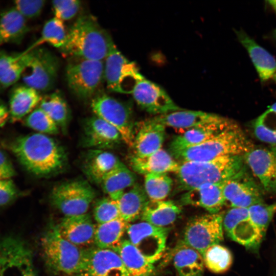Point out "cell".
I'll return each instance as SVG.
<instances>
[{"instance_id": "cell-1", "label": "cell", "mask_w": 276, "mask_h": 276, "mask_svg": "<svg viewBox=\"0 0 276 276\" xmlns=\"http://www.w3.org/2000/svg\"><path fill=\"white\" fill-rule=\"evenodd\" d=\"M11 147L22 165L39 176L59 172L66 163V155L62 147L44 134L38 132L20 136Z\"/></svg>"}, {"instance_id": "cell-12", "label": "cell", "mask_w": 276, "mask_h": 276, "mask_svg": "<svg viewBox=\"0 0 276 276\" xmlns=\"http://www.w3.org/2000/svg\"><path fill=\"white\" fill-rule=\"evenodd\" d=\"M90 107L96 116L116 128L125 143L132 147L134 135L131 110L127 104L106 94H101L93 99Z\"/></svg>"}, {"instance_id": "cell-6", "label": "cell", "mask_w": 276, "mask_h": 276, "mask_svg": "<svg viewBox=\"0 0 276 276\" xmlns=\"http://www.w3.org/2000/svg\"><path fill=\"white\" fill-rule=\"evenodd\" d=\"M25 51L28 54V60L21 76L24 84L39 92L49 90L57 78L59 66L58 58L43 48Z\"/></svg>"}, {"instance_id": "cell-32", "label": "cell", "mask_w": 276, "mask_h": 276, "mask_svg": "<svg viewBox=\"0 0 276 276\" xmlns=\"http://www.w3.org/2000/svg\"><path fill=\"white\" fill-rule=\"evenodd\" d=\"M173 262L179 276H201L203 273L204 264L202 255L182 241L175 249Z\"/></svg>"}, {"instance_id": "cell-16", "label": "cell", "mask_w": 276, "mask_h": 276, "mask_svg": "<svg viewBox=\"0 0 276 276\" xmlns=\"http://www.w3.org/2000/svg\"><path fill=\"white\" fill-rule=\"evenodd\" d=\"M83 251V266L79 276H130L116 251L97 247Z\"/></svg>"}, {"instance_id": "cell-38", "label": "cell", "mask_w": 276, "mask_h": 276, "mask_svg": "<svg viewBox=\"0 0 276 276\" xmlns=\"http://www.w3.org/2000/svg\"><path fill=\"white\" fill-rule=\"evenodd\" d=\"M39 107L53 120L58 127L64 129L69 119L66 101L60 94L53 93L42 98Z\"/></svg>"}, {"instance_id": "cell-28", "label": "cell", "mask_w": 276, "mask_h": 276, "mask_svg": "<svg viewBox=\"0 0 276 276\" xmlns=\"http://www.w3.org/2000/svg\"><path fill=\"white\" fill-rule=\"evenodd\" d=\"M130 165L134 171L145 175L150 173H175L179 167V164L162 149L143 157L133 155Z\"/></svg>"}, {"instance_id": "cell-17", "label": "cell", "mask_w": 276, "mask_h": 276, "mask_svg": "<svg viewBox=\"0 0 276 276\" xmlns=\"http://www.w3.org/2000/svg\"><path fill=\"white\" fill-rule=\"evenodd\" d=\"M131 94L137 104L151 113L161 115L180 109L162 87L144 77Z\"/></svg>"}, {"instance_id": "cell-18", "label": "cell", "mask_w": 276, "mask_h": 276, "mask_svg": "<svg viewBox=\"0 0 276 276\" xmlns=\"http://www.w3.org/2000/svg\"><path fill=\"white\" fill-rule=\"evenodd\" d=\"M243 158L263 189L276 193V146L254 147L243 155Z\"/></svg>"}, {"instance_id": "cell-15", "label": "cell", "mask_w": 276, "mask_h": 276, "mask_svg": "<svg viewBox=\"0 0 276 276\" xmlns=\"http://www.w3.org/2000/svg\"><path fill=\"white\" fill-rule=\"evenodd\" d=\"M263 190L250 174L246 167L223 183V194L225 204L231 208L248 209L264 202Z\"/></svg>"}, {"instance_id": "cell-27", "label": "cell", "mask_w": 276, "mask_h": 276, "mask_svg": "<svg viewBox=\"0 0 276 276\" xmlns=\"http://www.w3.org/2000/svg\"><path fill=\"white\" fill-rule=\"evenodd\" d=\"M42 98L39 91L25 84L14 87L9 100V117L13 122L29 114L39 104Z\"/></svg>"}, {"instance_id": "cell-25", "label": "cell", "mask_w": 276, "mask_h": 276, "mask_svg": "<svg viewBox=\"0 0 276 276\" xmlns=\"http://www.w3.org/2000/svg\"><path fill=\"white\" fill-rule=\"evenodd\" d=\"M124 166L114 154L106 150L92 149L86 156L83 169L90 180L100 184L108 175Z\"/></svg>"}, {"instance_id": "cell-48", "label": "cell", "mask_w": 276, "mask_h": 276, "mask_svg": "<svg viewBox=\"0 0 276 276\" xmlns=\"http://www.w3.org/2000/svg\"><path fill=\"white\" fill-rule=\"evenodd\" d=\"M14 167L6 154L0 150V179H9L14 176Z\"/></svg>"}, {"instance_id": "cell-20", "label": "cell", "mask_w": 276, "mask_h": 276, "mask_svg": "<svg viewBox=\"0 0 276 276\" xmlns=\"http://www.w3.org/2000/svg\"><path fill=\"white\" fill-rule=\"evenodd\" d=\"M83 140L85 147L105 150L114 147L122 139L116 128L95 116L84 124Z\"/></svg>"}, {"instance_id": "cell-31", "label": "cell", "mask_w": 276, "mask_h": 276, "mask_svg": "<svg viewBox=\"0 0 276 276\" xmlns=\"http://www.w3.org/2000/svg\"><path fill=\"white\" fill-rule=\"evenodd\" d=\"M116 251L120 255L130 276H153L154 263L148 261L128 240H122Z\"/></svg>"}, {"instance_id": "cell-46", "label": "cell", "mask_w": 276, "mask_h": 276, "mask_svg": "<svg viewBox=\"0 0 276 276\" xmlns=\"http://www.w3.org/2000/svg\"><path fill=\"white\" fill-rule=\"evenodd\" d=\"M44 0H17L14 2V7L26 19L38 16L44 6Z\"/></svg>"}, {"instance_id": "cell-9", "label": "cell", "mask_w": 276, "mask_h": 276, "mask_svg": "<svg viewBox=\"0 0 276 276\" xmlns=\"http://www.w3.org/2000/svg\"><path fill=\"white\" fill-rule=\"evenodd\" d=\"M0 276H38L31 249L18 237L0 239Z\"/></svg>"}, {"instance_id": "cell-23", "label": "cell", "mask_w": 276, "mask_h": 276, "mask_svg": "<svg viewBox=\"0 0 276 276\" xmlns=\"http://www.w3.org/2000/svg\"><path fill=\"white\" fill-rule=\"evenodd\" d=\"M224 183L204 185L187 191L182 195L180 201L184 205L203 208L211 214L218 213L225 204Z\"/></svg>"}, {"instance_id": "cell-41", "label": "cell", "mask_w": 276, "mask_h": 276, "mask_svg": "<svg viewBox=\"0 0 276 276\" xmlns=\"http://www.w3.org/2000/svg\"><path fill=\"white\" fill-rule=\"evenodd\" d=\"M145 176L144 189L150 199H165L172 189V179L166 173H150Z\"/></svg>"}, {"instance_id": "cell-4", "label": "cell", "mask_w": 276, "mask_h": 276, "mask_svg": "<svg viewBox=\"0 0 276 276\" xmlns=\"http://www.w3.org/2000/svg\"><path fill=\"white\" fill-rule=\"evenodd\" d=\"M254 146L235 122L209 140L195 146L172 153L181 162H203L228 155H243Z\"/></svg>"}, {"instance_id": "cell-29", "label": "cell", "mask_w": 276, "mask_h": 276, "mask_svg": "<svg viewBox=\"0 0 276 276\" xmlns=\"http://www.w3.org/2000/svg\"><path fill=\"white\" fill-rule=\"evenodd\" d=\"M29 31L26 19L14 7L0 15V47L20 43Z\"/></svg>"}, {"instance_id": "cell-10", "label": "cell", "mask_w": 276, "mask_h": 276, "mask_svg": "<svg viewBox=\"0 0 276 276\" xmlns=\"http://www.w3.org/2000/svg\"><path fill=\"white\" fill-rule=\"evenodd\" d=\"M66 79L70 89L77 97L92 96L104 78L103 61L76 58L67 65Z\"/></svg>"}, {"instance_id": "cell-24", "label": "cell", "mask_w": 276, "mask_h": 276, "mask_svg": "<svg viewBox=\"0 0 276 276\" xmlns=\"http://www.w3.org/2000/svg\"><path fill=\"white\" fill-rule=\"evenodd\" d=\"M132 147L134 156L143 157L161 149L165 135V126L152 119L140 123Z\"/></svg>"}, {"instance_id": "cell-5", "label": "cell", "mask_w": 276, "mask_h": 276, "mask_svg": "<svg viewBox=\"0 0 276 276\" xmlns=\"http://www.w3.org/2000/svg\"><path fill=\"white\" fill-rule=\"evenodd\" d=\"M44 260L53 271L67 274H80L84 251L64 238L57 226L51 224L41 239Z\"/></svg>"}, {"instance_id": "cell-47", "label": "cell", "mask_w": 276, "mask_h": 276, "mask_svg": "<svg viewBox=\"0 0 276 276\" xmlns=\"http://www.w3.org/2000/svg\"><path fill=\"white\" fill-rule=\"evenodd\" d=\"M17 188L11 180L0 179V206L7 205L17 196Z\"/></svg>"}, {"instance_id": "cell-3", "label": "cell", "mask_w": 276, "mask_h": 276, "mask_svg": "<svg viewBox=\"0 0 276 276\" xmlns=\"http://www.w3.org/2000/svg\"><path fill=\"white\" fill-rule=\"evenodd\" d=\"M243 155L224 156L203 162H181L176 173L181 190L189 191L204 185L222 183L245 167Z\"/></svg>"}, {"instance_id": "cell-2", "label": "cell", "mask_w": 276, "mask_h": 276, "mask_svg": "<svg viewBox=\"0 0 276 276\" xmlns=\"http://www.w3.org/2000/svg\"><path fill=\"white\" fill-rule=\"evenodd\" d=\"M113 43L94 16L83 15L72 26L60 50L66 56L104 61Z\"/></svg>"}, {"instance_id": "cell-40", "label": "cell", "mask_w": 276, "mask_h": 276, "mask_svg": "<svg viewBox=\"0 0 276 276\" xmlns=\"http://www.w3.org/2000/svg\"><path fill=\"white\" fill-rule=\"evenodd\" d=\"M67 32H66L63 21L54 17L44 24L40 38L31 45L26 51H30L37 48L44 42H47L52 46L60 48L65 43Z\"/></svg>"}, {"instance_id": "cell-49", "label": "cell", "mask_w": 276, "mask_h": 276, "mask_svg": "<svg viewBox=\"0 0 276 276\" xmlns=\"http://www.w3.org/2000/svg\"><path fill=\"white\" fill-rule=\"evenodd\" d=\"M9 117V109L0 99V126H3L6 123Z\"/></svg>"}, {"instance_id": "cell-36", "label": "cell", "mask_w": 276, "mask_h": 276, "mask_svg": "<svg viewBox=\"0 0 276 276\" xmlns=\"http://www.w3.org/2000/svg\"><path fill=\"white\" fill-rule=\"evenodd\" d=\"M134 174L124 166L108 175L100 183L103 191L110 198L118 201L124 189L135 184Z\"/></svg>"}, {"instance_id": "cell-22", "label": "cell", "mask_w": 276, "mask_h": 276, "mask_svg": "<svg viewBox=\"0 0 276 276\" xmlns=\"http://www.w3.org/2000/svg\"><path fill=\"white\" fill-rule=\"evenodd\" d=\"M56 226L64 238L78 247L94 243L96 227L87 213L64 216Z\"/></svg>"}, {"instance_id": "cell-44", "label": "cell", "mask_w": 276, "mask_h": 276, "mask_svg": "<svg viewBox=\"0 0 276 276\" xmlns=\"http://www.w3.org/2000/svg\"><path fill=\"white\" fill-rule=\"evenodd\" d=\"M94 216L98 224L106 223L120 218L118 201L109 197L99 200L94 207Z\"/></svg>"}, {"instance_id": "cell-26", "label": "cell", "mask_w": 276, "mask_h": 276, "mask_svg": "<svg viewBox=\"0 0 276 276\" xmlns=\"http://www.w3.org/2000/svg\"><path fill=\"white\" fill-rule=\"evenodd\" d=\"M222 116L200 111L178 110L151 118L164 126L189 129L216 121Z\"/></svg>"}, {"instance_id": "cell-35", "label": "cell", "mask_w": 276, "mask_h": 276, "mask_svg": "<svg viewBox=\"0 0 276 276\" xmlns=\"http://www.w3.org/2000/svg\"><path fill=\"white\" fill-rule=\"evenodd\" d=\"M127 223L121 218L104 223L98 224L96 228L94 243L97 247L116 251L120 245L121 238Z\"/></svg>"}, {"instance_id": "cell-19", "label": "cell", "mask_w": 276, "mask_h": 276, "mask_svg": "<svg viewBox=\"0 0 276 276\" xmlns=\"http://www.w3.org/2000/svg\"><path fill=\"white\" fill-rule=\"evenodd\" d=\"M235 32L251 60L261 82L272 80L276 83V59L242 29Z\"/></svg>"}, {"instance_id": "cell-45", "label": "cell", "mask_w": 276, "mask_h": 276, "mask_svg": "<svg viewBox=\"0 0 276 276\" xmlns=\"http://www.w3.org/2000/svg\"><path fill=\"white\" fill-rule=\"evenodd\" d=\"M80 6V2L78 0H56L52 2L55 17L63 21L74 17Z\"/></svg>"}, {"instance_id": "cell-39", "label": "cell", "mask_w": 276, "mask_h": 276, "mask_svg": "<svg viewBox=\"0 0 276 276\" xmlns=\"http://www.w3.org/2000/svg\"><path fill=\"white\" fill-rule=\"evenodd\" d=\"M202 256L204 266L215 273L226 272L233 263V256L230 250L220 244L209 247Z\"/></svg>"}, {"instance_id": "cell-13", "label": "cell", "mask_w": 276, "mask_h": 276, "mask_svg": "<svg viewBox=\"0 0 276 276\" xmlns=\"http://www.w3.org/2000/svg\"><path fill=\"white\" fill-rule=\"evenodd\" d=\"M128 240L150 262L162 257L166 247L169 228L158 227L147 222L129 223L126 228Z\"/></svg>"}, {"instance_id": "cell-43", "label": "cell", "mask_w": 276, "mask_h": 276, "mask_svg": "<svg viewBox=\"0 0 276 276\" xmlns=\"http://www.w3.org/2000/svg\"><path fill=\"white\" fill-rule=\"evenodd\" d=\"M30 128L44 134H56L59 127L53 120L39 107L36 108L25 119Z\"/></svg>"}, {"instance_id": "cell-37", "label": "cell", "mask_w": 276, "mask_h": 276, "mask_svg": "<svg viewBox=\"0 0 276 276\" xmlns=\"http://www.w3.org/2000/svg\"><path fill=\"white\" fill-rule=\"evenodd\" d=\"M253 126L258 139L276 146V102L255 120Z\"/></svg>"}, {"instance_id": "cell-14", "label": "cell", "mask_w": 276, "mask_h": 276, "mask_svg": "<svg viewBox=\"0 0 276 276\" xmlns=\"http://www.w3.org/2000/svg\"><path fill=\"white\" fill-rule=\"evenodd\" d=\"M223 226L232 240L252 251L259 250L264 236L250 220L248 209L231 208L223 215Z\"/></svg>"}, {"instance_id": "cell-11", "label": "cell", "mask_w": 276, "mask_h": 276, "mask_svg": "<svg viewBox=\"0 0 276 276\" xmlns=\"http://www.w3.org/2000/svg\"><path fill=\"white\" fill-rule=\"evenodd\" d=\"M223 215L208 214L192 218L187 223L182 241L201 255L223 240Z\"/></svg>"}, {"instance_id": "cell-8", "label": "cell", "mask_w": 276, "mask_h": 276, "mask_svg": "<svg viewBox=\"0 0 276 276\" xmlns=\"http://www.w3.org/2000/svg\"><path fill=\"white\" fill-rule=\"evenodd\" d=\"M104 79L110 91L132 94L137 82L144 77L135 63L128 60L114 43L104 60Z\"/></svg>"}, {"instance_id": "cell-21", "label": "cell", "mask_w": 276, "mask_h": 276, "mask_svg": "<svg viewBox=\"0 0 276 276\" xmlns=\"http://www.w3.org/2000/svg\"><path fill=\"white\" fill-rule=\"evenodd\" d=\"M235 122L221 117L216 121L186 130L171 142V153L199 145L231 126Z\"/></svg>"}, {"instance_id": "cell-42", "label": "cell", "mask_w": 276, "mask_h": 276, "mask_svg": "<svg viewBox=\"0 0 276 276\" xmlns=\"http://www.w3.org/2000/svg\"><path fill=\"white\" fill-rule=\"evenodd\" d=\"M248 211L250 220L264 236L276 212V202L269 204L264 202L256 204L248 208Z\"/></svg>"}, {"instance_id": "cell-7", "label": "cell", "mask_w": 276, "mask_h": 276, "mask_svg": "<svg viewBox=\"0 0 276 276\" xmlns=\"http://www.w3.org/2000/svg\"><path fill=\"white\" fill-rule=\"evenodd\" d=\"M95 196V191L88 182L76 180L56 186L50 198L56 208L64 216H70L86 214Z\"/></svg>"}, {"instance_id": "cell-30", "label": "cell", "mask_w": 276, "mask_h": 276, "mask_svg": "<svg viewBox=\"0 0 276 276\" xmlns=\"http://www.w3.org/2000/svg\"><path fill=\"white\" fill-rule=\"evenodd\" d=\"M180 212V208L172 201L150 199L145 205L141 219L153 225L166 227L176 220Z\"/></svg>"}, {"instance_id": "cell-50", "label": "cell", "mask_w": 276, "mask_h": 276, "mask_svg": "<svg viewBox=\"0 0 276 276\" xmlns=\"http://www.w3.org/2000/svg\"><path fill=\"white\" fill-rule=\"evenodd\" d=\"M273 36L276 40V29L274 30V31L273 32Z\"/></svg>"}, {"instance_id": "cell-34", "label": "cell", "mask_w": 276, "mask_h": 276, "mask_svg": "<svg viewBox=\"0 0 276 276\" xmlns=\"http://www.w3.org/2000/svg\"><path fill=\"white\" fill-rule=\"evenodd\" d=\"M148 200L145 189L140 185L134 184L118 200L120 218L127 223L135 220L141 217Z\"/></svg>"}, {"instance_id": "cell-33", "label": "cell", "mask_w": 276, "mask_h": 276, "mask_svg": "<svg viewBox=\"0 0 276 276\" xmlns=\"http://www.w3.org/2000/svg\"><path fill=\"white\" fill-rule=\"evenodd\" d=\"M28 60L25 51L10 54L0 50V90L9 88L21 78Z\"/></svg>"}]
</instances>
